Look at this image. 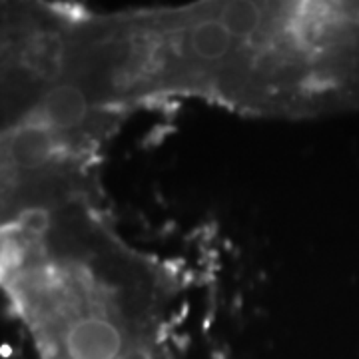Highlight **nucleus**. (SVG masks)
<instances>
[{"mask_svg": "<svg viewBox=\"0 0 359 359\" xmlns=\"http://www.w3.org/2000/svg\"><path fill=\"white\" fill-rule=\"evenodd\" d=\"M132 108L202 100L257 118L359 108V2L219 0L120 14Z\"/></svg>", "mask_w": 359, "mask_h": 359, "instance_id": "nucleus-1", "label": "nucleus"}]
</instances>
